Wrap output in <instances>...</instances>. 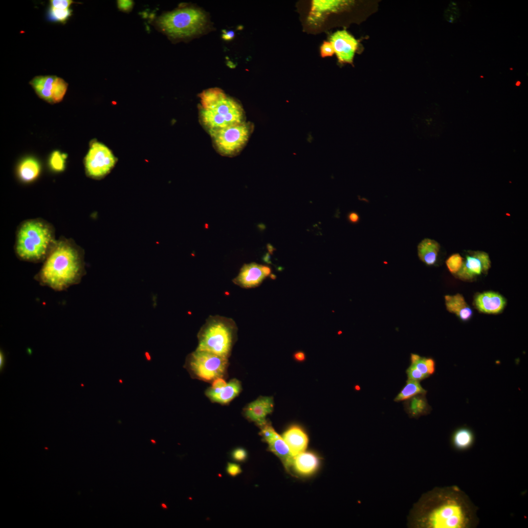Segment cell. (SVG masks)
I'll return each instance as SVG.
<instances>
[{
  "mask_svg": "<svg viewBox=\"0 0 528 528\" xmlns=\"http://www.w3.org/2000/svg\"><path fill=\"white\" fill-rule=\"evenodd\" d=\"M84 250L71 239L60 238L44 261L36 278L56 290L80 281L85 274Z\"/></svg>",
  "mask_w": 528,
  "mask_h": 528,
  "instance_id": "2",
  "label": "cell"
},
{
  "mask_svg": "<svg viewBox=\"0 0 528 528\" xmlns=\"http://www.w3.org/2000/svg\"><path fill=\"white\" fill-rule=\"evenodd\" d=\"M29 84L39 97L50 104L61 101L68 87L64 80L54 75L36 76Z\"/></svg>",
  "mask_w": 528,
  "mask_h": 528,
  "instance_id": "10",
  "label": "cell"
},
{
  "mask_svg": "<svg viewBox=\"0 0 528 528\" xmlns=\"http://www.w3.org/2000/svg\"><path fill=\"white\" fill-rule=\"evenodd\" d=\"M491 267L488 254L482 251H470L465 255L461 269L456 274L459 279L471 281L483 274L487 273Z\"/></svg>",
  "mask_w": 528,
  "mask_h": 528,
  "instance_id": "11",
  "label": "cell"
},
{
  "mask_svg": "<svg viewBox=\"0 0 528 528\" xmlns=\"http://www.w3.org/2000/svg\"><path fill=\"white\" fill-rule=\"evenodd\" d=\"M117 4L120 10L129 11L132 8L133 2L131 0H118Z\"/></svg>",
  "mask_w": 528,
  "mask_h": 528,
  "instance_id": "36",
  "label": "cell"
},
{
  "mask_svg": "<svg viewBox=\"0 0 528 528\" xmlns=\"http://www.w3.org/2000/svg\"><path fill=\"white\" fill-rule=\"evenodd\" d=\"M241 384L239 380L233 379L223 387L210 388L206 392V396L212 401L221 404L227 403L234 398L240 392Z\"/></svg>",
  "mask_w": 528,
  "mask_h": 528,
  "instance_id": "18",
  "label": "cell"
},
{
  "mask_svg": "<svg viewBox=\"0 0 528 528\" xmlns=\"http://www.w3.org/2000/svg\"><path fill=\"white\" fill-rule=\"evenodd\" d=\"M206 22V16L201 10L185 7L162 14L155 20L154 25L172 39H183L199 33Z\"/></svg>",
  "mask_w": 528,
  "mask_h": 528,
  "instance_id": "5",
  "label": "cell"
},
{
  "mask_svg": "<svg viewBox=\"0 0 528 528\" xmlns=\"http://www.w3.org/2000/svg\"><path fill=\"white\" fill-rule=\"evenodd\" d=\"M266 441L269 445L270 450L280 459L286 468L288 469L291 466L293 457L282 437L275 431Z\"/></svg>",
  "mask_w": 528,
  "mask_h": 528,
  "instance_id": "20",
  "label": "cell"
},
{
  "mask_svg": "<svg viewBox=\"0 0 528 528\" xmlns=\"http://www.w3.org/2000/svg\"><path fill=\"white\" fill-rule=\"evenodd\" d=\"M348 219L350 222L356 223L359 221L360 217L357 213L352 212L348 214Z\"/></svg>",
  "mask_w": 528,
  "mask_h": 528,
  "instance_id": "38",
  "label": "cell"
},
{
  "mask_svg": "<svg viewBox=\"0 0 528 528\" xmlns=\"http://www.w3.org/2000/svg\"><path fill=\"white\" fill-rule=\"evenodd\" d=\"M66 155L62 154L58 151L53 152L49 158V165L51 168L56 172L64 171L65 168V159Z\"/></svg>",
  "mask_w": 528,
  "mask_h": 528,
  "instance_id": "28",
  "label": "cell"
},
{
  "mask_svg": "<svg viewBox=\"0 0 528 528\" xmlns=\"http://www.w3.org/2000/svg\"><path fill=\"white\" fill-rule=\"evenodd\" d=\"M227 364V357L204 351L197 350L189 359L191 371L200 379L214 380L224 373Z\"/></svg>",
  "mask_w": 528,
  "mask_h": 528,
  "instance_id": "8",
  "label": "cell"
},
{
  "mask_svg": "<svg viewBox=\"0 0 528 528\" xmlns=\"http://www.w3.org/2000/svg\"><path fill=\"white\" fill-rule=\"evenodd\" d=\"M444 299L447 310L454 313L460 320L467 321L472 318L473 310L462 294L447 295L445 296Z\"/></svg>",
  "mask_w": 528,
  "mask_h": 528,
  "instance_id": "19",
  "label": "cell"
},
{
  "mask_svg": "<svg viewBox=\"0 0 528 528\" xmlns=\"http://www.w3.org/2000/svg\"><path fill=\"white\" fill-rule=\"evenodd\" d=\"M406 373L409 379L419 381L427 377L422 374L418 370L411 365L407 369Z\"/></svg>",
  "mask_w": 528,
  "mask_h": 528,
  "instance_id": "31",
  "label": "cell"
},
{
  "mask_svg": "<svg viewBox=\"0 0 528 528\" xmlns=\"http://www.w3.org/2000/svg\"><path fill=\"white\" fill-rule=\"evenodd\" d=\"M273 409V398L268 396L260 397L251 402L245 409V415L251 420L262 426L266 423V416Z\"/></svg>",
  "mask_w": 528,
  "mask_h": 528,
  "instance_id": "15",
  "label": "cell"
},
{
  "mask_svg": "<svg viewBox=\"0 0 528 528\" xmlns=\"http://www.w3.org/2000/svg\"><path fill=\"white\" fill-rule=\"evenodd\" d=\"M4 355H3V354L2 353V352H1L0 354V370H1V369L3 368V366L4 365Z\"/></svg>",
  "mask_w": 528,
  "mask_h": 528,
  "instance_id": "41",
  "label": "cell"
},
{
  "mask_svg": "<svg viewBox=\"0 0 528 528\" xmlns=\"http://www.w3.org/2000/svg\"><path fill=\"white\" fill-rule=\"evenodd\" d=\"M227 473L232 476H235L242 472L240 465L234 463H228L226 467Z\"/></svg>",
  "mask_w": 528,
  "mask_h": 528,
  "instance_id": "35",
  "label": "cell"
},
{
  "mask_svg": "<svg viewBox=\"0 0 528 528\" xmlns=\"http://www.w3.org/2000/svg\"><path fill=\"white\" fill-rule=\"evenodd\" d=\"M475 441V436L472 430L467 427L456 429L451 437L452 447L458 451H463L470 448Z\"/></svg>",
  "mask_w": 528,
  "mask_h": 528,
  "instance_id": "22",
  "label": "cell"
},
{
  "mask_svg": "<svg viewBox=\"0 0 528 528\" xmlns=\"http://www.w3.org/2000/svg\"><path fill=\"white\" fill-rule=\"evenodd\" d=\"M72 12L69 8L60 9L50 6L47 13V18L50 21L64 23L71 16Z\"/></svg>",
  "mask_w": 528,
  "mask_h": 528,
  "instance_id": "27",
  "label": "cell"
},
{
  "mask_svg": "<svg viewBox=\"0 0 528 528\" xmlns=\"http://www.w3.org/2000/svg\"><path fill=\"white\" fill-rule=\"evenodd\" d=\"M319 464L320 459L315 453L304 451L293 457L291 466L298 474L309 476L317 470Z\"/></svg>",
  "mask_w": 528,
  "mask_h": 528,
  "instance_id": "17",
  "label": "cell"
},
{
  "mask_svg": "<svg viewBox=\"0 0 528 528\" xmlns=\"http://www.w3.org/2000/svg\"><path fill=\"white\" fill-rule=\"evenodd\" d=\"M251 132L250 123L244 121L219 130L211 136L219 153L231 156L238 153L245 146Z\"/></svg>",
  "mask_w": 528,
  "mask_h": 528,
  "instance_id": "7",
  "label": "cell"
},
{
  "mask_svg": "<svg viewBox=\"0 0 528 528\" xmlns=\"http://www.w3.org/2000/svg\"><path fill=\"white\" fill-rule=\"evenodd\" d=\"M348 3L344 0H313L309 18L317 21L326 13L337 11Z\"/></svg>",
  "mask_w": 528,
  "mask_h": 528,
  "instance_id": "23",
  "label": "cell"
},
{
  "mask_svg": "<svg viewBox=\"0 0 528 528\" xmlns=\"http://www.w3.org/2000/svg\"><path fill=\"white\" fill-rule=\"evenodd\" d=\"M57 240L53 225L42 219H28L18 226L14 249L17 257L30 262L44 261Z\"/></svg>",
  "mask_w": 528,
  "mask_h": 528,
  "instance_id": "3",
  "label": "cell"
},
{
  "mask_svg": "<svg viewBox=\"0 0 528 528\" xmlns=\"http://www.w3.org/2000/svg\"><path fill=\"white\" fill-rule=\"evenodd\" d=\"M40 172V163L36 159L31 157L22 160L18 168L20 178L25 182H31L36 179Z\"/></svg>",
  "mask_w": 528,
  "mask_h": 528,
  "instance_id": "24",
  "label": "cell"
},
{
  "mask_svg": "<svg viewBox=\"0 0 528 528\" xmlns=\"http://www.w3.org/2000/svg\"><path fill=\"white\" fill-rule=\"evenodd\" d=\"M161 506L164 508H167V506L164 504H162Z\"/></svg>",
  "mask_w": 528,
  "mask_h": 528,
  "instance_id": "42",
  "label": "cell"
},
{
  "mask_svg": "<svg viewBox=\"0 0 528 528\" xmlns=\"http://www.w3.org/2000/svg\"><path fill=\"white\" fill-rule=\"evenodd\" d=\"M411 404L410 412L415 417L424 414L428 411L426 400L423 397L414 398Z\"/></svg>",
  "mask_w": 528,
  "mask_h": 528,
  "instance_id": "29",
  "label": "cell"
},
{
  "mask_svg": "<svg viewBox=\"0 0 528 528\" xmlns=\"http://www.w3.org/2000/svg\"><path fill=\"white\" fill-rule=\"evenodd\" d=\"M116 161V157L107 146L99 142L92 141L85 158L86 173L93 179L103 178L111 171Z\"/></svg>",
  "mask_w": 528,
  "mask_h": 528,
  "instance_id": "9",
  "label": "cell"
},
{
  "mask_svg": "<svg viewBox=\"0 0 528 528\" xmlns=\"http://www.w3.org/2000/svg\"><path fill=\"white\" fill-rule=\"evenodd\" d=\"M152 442H153V443H155V441H154V440H152Z\"/></svg>",
  "mask_w": 528,
  "mask_h": 528,
  "instance_id": "43",
  "label": "cell"
},
{
  "mask_svg": "<svg viewBox=\"0 0 528 528\" xmlns=\"http://www.w3.org/2000/svg\"><path fill=\"white\" fill-rule=\"evenodd\" d=\"M73 2L71 0H50V7L60 9H69L70 5Z\"/></svg>",
  "mask_w": 528,
  "mask_h": 528,
  "instance_id": "33",
  "label": "cell"
},
{
  "mask_svg": "<svg viewBox=\"0 0 528 528\" xmlns=\"http://www.w3.org/2000/svg\"><path fill=\"white\" fill-rule=\"evenodd\" d=\"M282 438L287 444L293 457L305 451L308 442L306 433L301 427L296 425L288 428L283 433Z\"/></svg>",
  "mask_w": 528,
  "mask_h": 528,
  "instance_id": "16",
  "label": "cell"
},
{
  "mask_svg": "<svg viewBox=\"0 0 528 528\" xmlns=\"http://www.w3.org/2000/svg\"><path fill=\"white\" fill-rule=\"evenodd\" d=\"M271 273L269 267L255 263L244 264L234 283L242 287L251 288L259 285Z\"/></svg>",
  "mask_w": 528,
  "mask_h": 528,
  "instance_id": "13",
  "label": "cell"
},
{
  "mask_svg": "<svg viewBox=\"0 0 528 528\" xmlns=\"http://www.w3.org/2000/svg\"><path fill=\"white\" fill-rule=\"evenodd\" d=\"M320 53L322 57L332 56L334 53V49L330 42L324 41L320 47Z\"/></svg>",
  "mask_w": 528,
  "mask_h": 528,
  "instance_id": "32",
  "label": "cell"
},
{
  "mask_svg": "<svg viewBox=\"0 0 528 528\" xmlns=\"http://www.w3.org/2000/svg\"><path fill=\"white\" fill-rule=\"evenodd\" d=\"M234 36V32L232 31H225L222 34L223 39L226 40H231Z\"/></svg>",
  "mask_w": 528,
  "mask_h": 528,
  "instance_id": "40",
  "label": "cell"
},
{
  "mask_svg": "<svg viewBox=\"0 0 528 528\" xmlns=\"http://www.w3.org/2000/svg\"><path fill=\"white\" fill-rule=\"evenodd\" d=\"M411 365L414 367L427 377L435 371V362L431 358L421 357L417 354H411Z\"/></svg>",
  "mask_w": 528,
  "mask_h": 528,
  "instance_id": "25",
  "label": "cell"
},
{
  "mask_svg": "<svg viewBox=\"0 0 528 528\" xmlns=\"http://www.w3.org/2000/svg\"><path fill=\"white\" fill-rule=\"evenodd\" d=\"M201 101L200 118L211 135L226 127L244 121L242 106L222 90L211 88L199 95Z\"/></svg>",
  "mask_w": 528,
  "mask_h": 528,
  "instance_id": "4",
  "label": "cell"
},
{
  "mask_svg": "<svg viewBox=\"0 0 528 528\" xmlns=\"http://www.w3.org/2000/svg\"><path fill=\"white\" fill-rule=\"evenodd\" d=\"M473 305L482 313L495 314L503 311L506 305V300L498 292L486 291L476 294Z\"/></svg>",
  "mask_w": 528,
  "mask_h": 528,
  "instance_id": "14",
  "label": "cell"
},
{
  "mask_svg": "<svg viewBox=\"0 0 528 528\" xmlns=\"http://www.w3.org/2000/svg\"><path fill=\"white\" fill-rule=\"evenodd\" d=\"M477 508L456 485L436 487L424 494L409 516L416 528H472L479 524Z\"/></svg>",
  "mask_w": 528,
  "mask_h": 528,
  "instance_id": "1",
  "label": "cell"
},
{
  "mask_svg": "<svg viewBox=\"0 0 528 528\" xmlns=\"http://www.w3.org/2000/svg\"><path fill=\"white\" fill-rule=\"evenodd\" d=\"M426 391L419 381L408 379L406 384L395 399L396 401L406 400L418 395H424Z\"/></svg>",
  "mask_w": 528,
  "mask_h": 528,
  "instance_id": "26",
  "label": "cell"
},
{
  "mask_svg": "<svg viewBox=\"0 0 528 528\" xmlns=\"http://www.w3.org/2000/svg\"><path fill=\"white\" fill-rule=\"evenodd\" d=\"M294 358L298 361H303L306 359V356L303 352H297L294 354Z\"/></svg>",
  "mask_w": 528,
  "mask_h": 528,
  "instance_id": "39",
  "label": "cell"
},
{
  "mask_svg": "<svg viewBox=\"0 0 528 528\" xmlns=\"http://www.w3.org/2000/svg\"><path fill=\"white\" fill-rule=\"evenodd\" d=\"M226 384L227 383L223 379L218 377L213 380L211 387L213 388H221L224 387Z\"/></svg>",
  "mask_w": 528,
  "mask_h": 528,
  "instance_id": "37",
  "label": "cell"
},
{
  "mask_svg": "<svg viewBox=\"0 0 528 528\" xmlns=\"http://www.w3.org/2000/svg\"><path fill=\"white\" fill-rule=\"evenodd\" d=\"M464 259L458 253H455L449 256L445 263L449 272L453 274H456L461 269Z\"/></svg>",
  "mask_w": 528,
  "mask_h": 528,
  "instance_id": "30",
  "label": "cell"
},
{
  "mask_svg": "<svg viewBox=\"0 0 528 528\" xmlns=\"http://www.w3.org/2000/svg\"><path fill=\"white\" fill-rule=\"evenodd\" d=\"M236 329V325L231 319L221 316L209 317L199 332L197 350L227 357L232 347Z\"/></svg>",
  "mask_w": 528,
  "mask_h": 528,
  "instance_id": "6",
  "label": "cell"
},
{
  "mask_svg": "<svg viewBox=\"0 0 528 528\" xmlns=\"http://www.w3.org/2000/svg\"><path fill=\"white\" fill-rule=\"evenodd\" d=\"M440 245L435 240L426 238L418 245V254L419 259L427 265H433L437 262Z\"/></svg>",
  "mask_w": 528,
  "mask_h": 528,
  "instance_id": "21",
  "label": "cell"
},
{
  "mask_svg": "<svg viewBox=\"0 0 528 528\" xmlns=\"http://www.w3.org/2000/svg\"><path fill=\"white\" fill-rule=\"evenodd\" d=\"M330 42L339 62L352 63L358 42L352 35L345 30H338L331 36Z\"/></svg>",
  "mask_w": 528,
  "mask_h": 528,
  "instance_id": "12",
  "label": "cell"
},
{
  "mask_svg": "<svg viewBox=\"0 0 528 528\" xmlns=\"http://www.w3.org/2000/svg\"><path fill=\"white\" fill-rule=\"evenodd\" d=\"M247 455L246 450L242 448H236L232 453L233 459L239 462L244 461L247 458Z\"/></svg>",
  "mask_w": 528,
  "mask_h": 528,
  "instance_id": "34",
  "label": "cell"
}]
</instances>
